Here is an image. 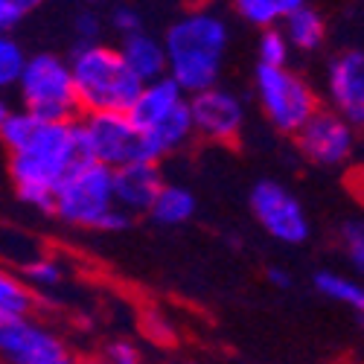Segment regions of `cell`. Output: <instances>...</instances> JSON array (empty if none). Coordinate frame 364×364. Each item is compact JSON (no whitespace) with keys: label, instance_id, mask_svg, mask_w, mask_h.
Segmentation results:
<instances>
[{"label":"cell","instance_id":"cell-34","mask_svg":"<svg viewBox=\"0 0 364 364\" xmlns=\"http://www.w3.org/2000/svg\"><path fill=\"white\" fill-rule=\"evenodd\" d=\"M85 4H90V6H97V4H105V0H85Z\"/></svg>","mask_w":364,"mask_h":364},{"label":"cell","instance_id":"cell-15","mask_svg":"<svg viewBox=\"0 0 364 364\" xmlns=\"http://www.w3.org/2000/svg\"><path fill=\"white\" fill-rule=\"evenodd\" d=\"M119 55H123L126 68L146 85L166 76V53H164V41L161 36L149 33V29H140L134 36L119 38Z\"/></svg>","mask_w":364,"mask_h":364},{"label":"cell","instance_id":"cell-19","mask_svg":"<svg viewBox=\"0 0 364 364\" xmlns=\"http://www.w3.org/2000/svg\"><path fill=\"white\" fill-rule=\"evenodd\" d=\"M230 4H233V12L245 23L257 29H274L291 12L306 6V0H230Z\"/></svg>","mask_w":364,"mask_h":364},{"label":"cell","instance_id":"cell-4","mask_svg":"<svg viewBox=\"0 0 364 364\" xmlns=\"http://www.w3.org/2000/svg\"><path fill=\"white\" fill-rule=\"evenodd\" d=\"M146 140L151 161L169 158L193 140L190 97L172 79H155L140 87L137 100L126 111Z\"/></svg>","mask_w":364,"mask_h":364},{"label":"cell","instance_id":"cell-25","mask_svg":"<svg viewBox=\"0 0 364 364\" xmlns=\"http://www.w3.org/2000/svg\"><path fill=\"white\" fill-rule=\"evenodd\" d=\"M70 29H73V38H76L73 47L100 44V41H102V33H105V18H102L100 12H94V9H82V12L73 18Z\"/></svg>","mask_w":364,"mask_h":364},{"label":"cell","instance_id":"cell-24","mask_svg":"<svg viewBox=\"0 0 364 364\" xmlns=\"http://www.w3.org/2000/svg\"><path fill=\"white\" fill-rule=\"evenodd\" d=\"M338 245H341V254L350 262V268L355 274H361L364 271V222H361V216H350L341 222Z\"/></svg>","mask_w":364,"mask_h":364},{"label":"cell","instance_id":"cell-18","mask_svg":"<svg viewBox=\"0 0 364 364\" xmlns=\"http://www.w3.org/2000/svg\"><path fill=\"white\" fill-rule=\"evenodd\" d=\"M312 289L332 300V303H341V306H350L355 312V318H361L364 312V289L355 277L341 274V271H332V268H321L312 274Z\"/></svg>","mask_w":364,"mask_h":364},{"label":"cell","instance_id":"cell-16","mask_svg":"<svg viewBox=\"0 0 364 364\" xmlns=\"http://www.w3.org/2000/svg\"><path fill=\"white\" fill-rule=\"evenodd\" d=\"M196 210H198V201H196V193L190 187L166 184L164 181V187L158 190L155 198H151L146 213L151 216V222L161 225V228H181V225L193 222Z\"/></svg>","mask_w":364,"mask_h":364},{"label":"cell","instance_id":"cell-31","mask_svg":"<svg viewBox=\"0 0 364 364\" xmlns=\"http://www.w3.org/2000/svg\"><path fill=\"white\" fill-rule=\"evenodd\" d=\"M15 23H18V21L4 9V4H0V33H9V29H12Z\"/></svg>","mask_w":364,"mask_h":364},{"label":"cell","instance_id":"cell-14","mask_svg":"<svg viewBox=\"0 0 364 364\" xmlns=\"http://www.w3.org/2000/svg\"><path fill=\"white\" fill-rule=\"evenodd\" d=\"M161 187H164V172L155 161L129 164V166H119L111 172L114 204H117V210H123L132 219L146 213Z\"/></svg>","mask_w":364,"mask_h":364},{"label":"cell","instance_id":"cell-28","mask_svg":"<svg viewBox=\"0 0 364 364\" xmlns=\"http://www.w3.org/2000/svg\"><path fill=\"white\" fill-rule=\"evenodd\" d=\"M143 329L151 341L158 344H172L175 341V326L169 323V318L164 312H149L146 321H143Z\"/></svg>","mask_w":364,"mask_h":364},{"label":"cell","instance_id":"cell-7","mask_svg":"<svg viewBox=\"0 0 364 364\" xmlns=\"http://www.w3.org/2000/svg\"><path fill=\"white\" fill-rule=\"evenodd\" d=\"M254 97L271 129L294 137L300 126L321 108L315 87L303 79L291 65L289 68H257Z\"/></svg>","mask_w":364,"mask_h":364},{"label":"cell","instance_id":"cell-32","mask_svg":"<svg viewBox=\"0 0 364 364\" xmlns=\"http://www.w3.org/2000/svg\"><path fill=\"white\" fill-rule=\"evenodd\" d=\"M9 114V105H6V100H4V94H0V123H4V117Z\"/></svg>","mask_w":364,"mask_h":364},{"label":"cell","instance_id":"cell-29","mask_svg":"<svg viewBox=\"0 0 364 364\" xmlns=\"http://www.w3.org/2000/svg\"><path fill=\"white\" fill-rule=\"evenodd\" d=\"M4 4V9L15 18V21H21V18H26V15H33L36 9H41L47 0H0Z\"/></svg>","mask_w":364,"mask_h":364},{"label":"cell","instance_id":"cell-33","mask_svg":"<svg viewBox=\"0 0 364 364\" xmlns=\"http://www.w3.org/2000/svg\"><path fill=\"white\" fill-rule=\"evenodd\" d=\"M79 364H108L105 358H90V361H79Z\"/></svg>","mask_w":364,"mask_h":364},{"label":"cell","instance_id":"cell-23","mask_svg":"<svg viewBox=\"0 0 364 364\" xmlns=\"http://www.w3.org/2000/svg\"><path fill=\"white\" fill-rule=\"evenodd\" d=\"M291 47L283 36V29H259V41H257V68H289L291 62Z\"/></svg>","mask_w":364,"mask_h":364},{"label":"cell","instance_id":"cell-13","mask_svg":"<svg viewBox=\"0 0 364 364\" xmlns=\"http://www.w3.org/2000/svg\"><path fill=\"white\" fill-rule=\"evenodd\" d=\"M329 111L344 117L353 129L364 126V53L358 47L341 50L326 65Z\"/></svg>","mask_w":364,"mask_h":364},{"label":"cell","instance_id":"cell-11","mask_svg":"<svg viewBox=\"0 0 364 364\" xmlns=\"http://www.w3.org/2000/svg\"><path fill=\"white\" fill-rule=\"evenodd\" d=\"M294 146L321 169H344L358 155V129L329 108H318L294 134Z\"/></svg>","mask_w":364,"mask_h":364},{"label":"cell","instance_id":"cell-1","mask_svg":"<svg viewBox=\"0 0 364 364\" xmlns=\"http://www.w3.org/2000/svg\"><path fill=\"white\" fill-rule=\"evenodd\" d=\"M0 143L9 149V178L18 201L38 213H50L55 187L87 158L76 119H41L23 108H9L0 123Z\"/></svg>","mask_w":364,"mask_h":364},{"label":"cell","instance_id":"cell-20","mask_svg":"<svg viewBox=\"0 0 364 364\" xmlns=\"http://www.w3.org/2000/svg\"><path fill=\"white\" fill-rule=\"evenodd\" d=\"M36 303H38L36 291L15 271L0 265V315H33Z\"/></svg>","mask_w":364,"mask_h":364},{"label":"cell","instance_id":"cell-2","mask_svg":"<svg viewBox=\"0 0 364 364\" xmlns=\"http://www.w3.org/2000/svg\"><path fill=\"white\" fill-rule=\"evenodd\" d=\"M161 41L166 53V79L187 97L219 85L230 47V26L219 9H187L166 26Z\"/></svg>","mask_w":364,"mask_h":364},{"label":"cell","instance_id":"cell-22","mask_svg":"<svg viewBox=\"0 0 364 364\" xmlns=\"http://www.w3.org/2000/svg\"><path fill=\"white\" fill-rule=\"evenodd\" d=\"M26 58H29V53L23 50V44L15 36L0 33V94L15 90L21 73H23Z\"/></svg>","mask_w":364,"mask_h":364},{"label":"cell","instance_id":"cell-8","mask_svg":"<svg viewBox=\"0 0 364 364\" xmlns=\"http://www.w3.org/2000/svg\"><path fill=\"white\" fill-rule=\"evenodd\" d=\"M79 123L82 146L90 161L102 164L105 169H119L129 164L151 161L143 134L132 123L126 111H102V114H85Z\"/></svg>","mask_w":364,"mask_h":364},{"label":"cell","instance_id":"cell-17","mask_svg":"<svg viewBox=\"0 0 364 364\" xmlns=\"http://www.w3.org/2000/svg\"><path fill=\"white\" fill-rule=\"evenodd\" d=\"M280 29H283V36H286L291 53H318L326 44V33H329L323 12L309 6V4L300 6L297 12H291L280 23Z\"/></svg>","mask_w":364,"mask_h":364},{"label":"cell","instance_id":"cell-9","mask_svg":"<svg viewBox=\"0 0 364 364\" xmlns=\"http://www.w3.org/2000/svg\"><path fill=\"white\" fill-rule=\"evenodd\" d=\"M4 364H79L70 344L36 315H0Z\"/></svg>","mask_w":364,"mask_h":364},{"label":"cell","instance_id":"cell-30","mask_svg":"<svg viewBox=\"0 0 364 364\" xmlns=\"http://www.w3.org/2000/svg\"><path fill=\"white\" fill-rule=\"evenodd\" d=\"M265 280H268L271 286H274V289H291V286H294L291 271H289V268H283V265H268Z\"/></svg>","mask_w":364,"mask_h":364},{"label":"cell","instance_id":"cell-12","mask_svg":"<svg viewBox=\"0 0 364 364\" xmlns=\"http://www.w3.org/2000/svg\"><path fill=\"white\" fill-rule=\"evenodd\" d=\"M245 102L230 87L213 85L207 90L190 97V123H193V137H201L207 143H236L245 132Z\"/></svg>","mask_w":364,"mask_h":364},{"label":"cell","instance_id":"cell-27","mask_svg":"<svg viewBox=\"0 0 364 364\" xmlns=\"http://www.w3.org/2000/svg\"><path fill=\"white\" fill-rule=\"evenodd\" d=\"M100 358H105L108 364H143L140 347H137L134 341H129V338H114V341H108Z\"/></svg>","mask_w":364,"mask_h":364},{"label":"cell","instance_id":"cell-6","mask_svg":"<svg viewBox=\"0 0 364 364\" xmlns=\"http://www.w3.org/2000/svg\"><path fill=\"white\" fill-rule=\"evenodd\" d=\"M23 111L41 119H76L79 102L70 76V65L58 53H33L15 85Z\"/></svg>","mask_w":364,"mask_h":364},{"label":"cell","instance_id":"cell-3","mask_svg":"<svg viewBox=\"0 0 364 364\" xmlns=\"http://www.w3.org/2000/svg\"><path fill=\"white\" fill-rule=\"evenodd\" d=\"M68 65L76 87L79 111L85 114L129 111L143 87V82L126 68L119 50L102 41L73 47Z\"/></svg>","mask_w":364,"mask_h":364},{"label":"cell","instance_id":"cell-21","mask_svg":"<svg viewBox=\"0 0 364 364\" xmlns=\"http://www.w3.org/2000/svg\"><path fill=\"white\" fill-rule=\"evenodd\" d=\"M68 271H65V262L55 259L50 254H36L33 259L23 262V283L33 289V291H55L58 286L65 283Z\"/></svg>","mask_w":364,"mask_h":364},{"label":"cell","instance_id":"cell-26","mask_svg":"<svg viewBox=\"0 0 364 364\" xmlns=\"http://www.w3.org/2000/svg\"><path fill=\"white\" fill-rule=\"evenodd\" d=\"M119 38L126 36H134L140 29H146V21H143V12L134 6V4H114L111 12H108V21H105Z\"/></svg>","mask_w":364,"mask_h":364},{"label":"cell","instance_id":"cell-10","mask_svg":"<svg viewBox=\"0 0 364 364\" xmlns=\"http://www.w3.org/2000/svg\"><path fill=\"white\" fill-rule=\"evenodd\" d=\"M248 207L251 216L257 219V225L274 239L280 245L297 248L303 242H309L312 236V222L303 201L274 178H262L251 187L248 196Z\"/></svg>","mask_w":364,"mask_h":364},{"label":"cell","instance_id":"cell-5","mask_svg":"<svg viewBox=\"0 0 364 364\" xmlns=\"http://www.w3.org/2000/svg\"><path fill=\"white\" fill-rule=\"evenodd\" d=\"M114 210L117 204H114V190H111V169L85 158L55 187L50 213L62 225L82 228V230H100Z\"/></svg>","mask_w":364,"mask_h":364}]
</instances>
